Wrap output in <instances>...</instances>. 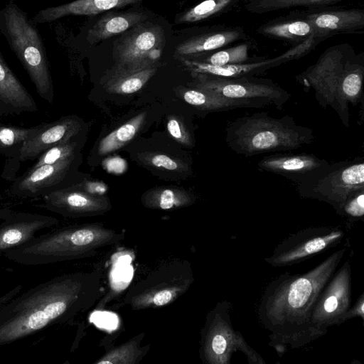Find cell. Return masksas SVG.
<instances>
[{
	"instance_id": "39",
	"label": "cell",
	"mask_w": 364,
	"mask_h": 364,
	"mask_svg": "<svg viewBox=\"0 0 364 364\" xmlns=\"http://www.w3.org/2000/svg\"><path fill=\"white\" fill-rule=\"evenodd\" d=\"M175 296V293L169 289L158 291L153 297V303L156 306H164L169 303Z\"/></svg>"
},
{
	"instance_id": "17",
	"label": "cell",
	"mask_w": 364,
	"mask_h": 364,
	"mask_svg": "<svg viewBox=\"0 0 364 364\" xmlns=\"http://www.w3.org/2000/svg\"><path fill=\"white\" fill-rule=\"evenodd\" d=\"M38 207L64 216H76L105 209V198L90 194L73 186L53 191L41 198Z\"/></svg>"
},
{
	"instance_id": "12",
	"label": "cell",
	"mask_w": 364,
	"mask_h": 364,
	"mask_svg": "<svg viewBox=\"0 0 364 364\" xmlns=\"http://www.w3.org/2000/svg\"><path fill=\"white\" fill-rule=\"evenodd\" d=\"M351 287L352 267L348 259L325 285L314 308L311 323L318 338L329 327L343 323L342 317L350 306Z\"/></svg>"
},
{
	"instance_id": "28",
	"label": "cell",
	"mask_w": 364,
	"mask_h": 364,
	"mask_svg": "<svg viewBox=\"0 0 364 364\" xmlns=\"http://www.w3.org/2000/svg\"><path fill=\"white\" fill-rule=\"evenodd\" d=\"M146 117L142 112L104 137L98 145V154L105 155L125 146L141 129Z\"/></svg>"
},
{
	"instance_id": "14",
	"label": "cell",
	"mask_w": 364,
	"mask_h": 364,
	"mask_svg": "<svg viewBox=\"0 0 364 364\" xmlns=\"http://www.w3.org/2000/svg\"><path fill=\"white\" fill-rule=\"evenodd\" d=\"M303 55L300 45L273 58L261 59L251 63L214 65L203 61L181 58V60L193 74H203L218 77L236 78L255 76L272 68Z\"/></svg>"
},
{
	"instance_id": "36",
	"label": "cell",
	"mask_w": 364,
	"mask_h": 364,
	"mask_svg": "<svg viewBox=\"0 0 364 364\" xmlns=\"http://www.w3.org/2000/svg\"><path fill=\"white\" fill-rule=\"evenodd\" d=\"M166 127L171 136L179 143L186 146L191 145L192 141L190 134L179 119L176 117H170Z\"/></svg>"
},
{
	"instance_id": "10",
	"label": "cell",
	"mask_w": 364,
	"mask_h": 364,
	"mask_svg": "<svg viewBox=\"0 0 364 364\" xmlns=\"http://www.w3.org/2000/svg\"><path fill=\"white\" fill-rule=\"evenodd\" d=\"M232 304L223 301L213 312L205 340V356L211 363L228 364L235 353L241 352L250 364H265L263 358L247 344L231 322Z\"/></svg>"
},
{
	"instance_id": "27",
	"label": "cell",
	"mask_w": 364,
	"mask_h": 364,
	"mask_svg": "<svg viewBox=\"0 0 364 364\" xmlns=\"http://www.w3.org/2000/svg\"><path fill=\"white\" fill-rule=\"evenodd\" d=\"M257 31L265 36L299 43L311 39L314 33L311 25L304 18L289 21L269 22L260 26Z\"/></svg>"
},
{
	"instance_id": "33",
	"label": "cell",
	"mask_w": 364,
	"mask_h": 364,
	"mask_svg": "<svg viewBox=\"0 0 364 364\" xmlns=\"http://www.w3.org/2000/svg\"><path fill=\"white\" fill-rule=\"evenodd\" d=\"M247 52V45L246 43H242L214 53L205 58L203 62L214 65L245 63L248 60Z\"/></svg>"
},
{
	"instance_id": "6",
	"label": "cell",
	"mask_w": 364,
	"mask_h": 364,
	"mask_svg": "<svg viewBox=\"0 0 364 364\" xmlns=\"http://www.w3.org/2000/svg\"><path fill=\"white\" fill-rule=\"evenodd\" d=\"M4 21L11 47L28 73L38 96L52 104L54 99L53 80L38 33L12 4L4 9Z\"/></svg>"
},
{
	"instance_id": "25",
	"label": "cell",
	"mask_w": 364,
	"mask_h": 364,
	"mask_svg": "<svg viewBox=\"0 0 364 364\" xmlns=\"http://www.w3.org/2000/svg\"><path fill=\"white\" fill-rule=\"evenodd\" d=\"M181 95L188 104L208 112L256 107L250 102L228 100L197 87L183 90Z\"/></svg>"
},
{
	"instance_id": "4",
	"label": "cell",
	"mask_w": 364,
	"mask_h": 364,
	"mask_svg": "<svg viewBox=\"0 0 364 364\" xmlns=\"http://www.w3.org/2000/svg\"><path fill=\"white\" fill-rule=\"evenodd\" d=\"M313 130L284 115L273 117L259 112L237 117L226 128L229 148L245 157L266 153L291 151L314 142Z\"/></svg>"
},
{
	"instance_id": "20",
	"label": "cell",
	"mask_w": 364,
	"mask_h": 364,
	"mask_svg": "<svg viewBox=\"0 0 364 364\" xmlns=\"http://www.w3.org/2000/svg\"><path fill=\"white\" fill-rule=\"evenodd\" d=\"M38 109L36 100L0 55V118Z\"/></svg>"
},
{
	"instance_id": "5",
	"label": "cell",
	"mask_w": 364,
	"mask_h": 364,
	"mask_svg": "<svg viewBox=\"0 0 364 364\" xmlns=\"http://www.w3.org/2000/svg\"><path fill=\"white\" fill-rule=\"evenodd\" d=\"M109 232L90 227H68L33 237L4 256L27 266L44 265L75 258L106 240Z\"/></svg>"
},
{
	"instance_id": "40",
	"label": "cell",
	"mask_w": 364,
	"mask_h": 364,
	"mask_svg": "<svg viewBox=\"0 0 364 364\" xmlns=\"http://www.w3.org/2000/svg\"><path fill=\"white\" fill-rule=\"evenodd\" d=\"M22 289V285L18 284L15 286L13 289H10L8 292L0 297V307L4 304L9 301L11 299L16 296L21 292Z\"/></svg>"
},
{
	"instance_id": "13",
	"label": "cell",
	"mask_w": 364,
	"mask_h": 364,
	"mask_svg": "<svg viewBox=\"0 0 364 364\" xmlns=\"http://www.w3.org/2000/svg\"><path fill=\"white\" fill-rule=\"evenodd\" d=\"M75 157L57 163L31 167L12 181L10 195L21 198H41L56 190L69 186L67 183L76 164Z\"/></svg>"
},
{
	"instance_id": "41",
	"label": "cell",
	"mask_w": 364,
	"mask_h": 364,
	"mask_svg": "<svg viewBox=\"0 0 364 364\" xmlns=\"http://www.w3.org/2000/svg\"><path fill=\"white\" fill-rule=\"evenodd\" d=\"M2 199V196L0 194V220L4 219L12 211H14L10 207L1 205Z\"/></svg>"
},
{
	"instance_id": "24",
	"label": "cell",
	"mask_w": 364,
	"mask_h": 364,
	"mask_svg": "<svg viewBox=\"0 0 364 364\" xmlns=\"http://www.w3.org/2000/svg\"><path fill=\"white\" fill-rule=\"evenodd\" d=\"M242 28H230L192 37L178 45L176 53L189 55L211 51L225 46L245 36Z\"/></svg>"
},
{
	"instance_id": "22",
	"label": "cell",
	"mask_w": 364,
	"mask_h": 364,
	"mask_svg": "<svg viewBox=\"0 0 364 364\" xmlns=\"http://www.w3.org/2000/svg\"><path fill=\"white\" fill-rule=\"evenodd\" d=\"M41 124L32 127L0 125V153L6 157L1 177L13 181L21 166V150L26 140L36 132Z\"/></svg>"
},
{
	"instance_id": "8",
	"label": "cell",
	"mask_w": 364,
	"mask_h": 364,
	"mask_svg": "<svg viewBox=\"0 0 364 364\" xmlns=\"http://www.w3.org/2000/svg\"><path fill=\"white\" fill-rule=\"evenodd\" d=\"M195 75V87L228 100L250 102L256 108L272 105L282 109L291 97L287 90L270 79L255 76L225 78Z\"/></svg>"
},
{
	"instance_id": "29",
	"label": "cell",
	"mask_w": 364,
	"mask_h": 364,
	"mask_svg": "<svg viewBox=\"0 0 364 364\" xmlns=\"http://www.w3.org/2000/svg\"><path fill=\"white\" fill-rule=\"evenodd\" d=\"M193 196L183 189L176 187H159L148 191L145 203L150 207L170 210L192 203Z\"/></svg>"
},
{
	"instance_id": "1",
	"label": "cell",
	"mask_w": 364,
	"mask_h": 364,
	"mask_svg": "<svg viewBox=\"0 0 364 364\" xmlns=\"http://www.w3.org/2000/svg\"><path fill=\"white\" fill-rule=\"evenodd\" d=\"M347 250L345 245L304 274L285 272L267 284L257 314L260 324L269 332V345L278 353L318 339L311 326V314L322 289Z\"/></svg>"
},
{
	"instance_id": "21",
	"label": "cell",
	"mask_w": 364,
	"mask_h": 364,
	"mask_svg": "<svg viewBox=\"0 0 364 364\" xmlns=\"http://www.w3.org/2000/svg\"><path fill=\"white\" fill-rule=\"evenodd\" d=\"M142 0H75L39 11L33 18L36 23H48L68 15L92 16L114 8H121Z\"/></svg>"
},
{
	"instance_id": "9",
	"label": "cell",
	"mask_w": 364,
	"mask_h": 364,
	"mask_svg": "<svg viewBox=\"0 0 364 364\" xmlns=\"http://www.w3.org/2000/svg\"><path fill=\"white\" fill-rule=\"evenodd\" d=\"M346 234L341 226L309 227L283 240L264 260L274 267L295 264L336 246Z\"/></svg>"
},
{
	"instance_id": "32",
	"label": "cell",
	"mask_w": 364,
	"mask_h": 364,
	"mask_svg": "<svg viewBox=\"0 0 364 364\" xmlns=\"http://www.w3.org/2000/svg\"><path fill=\"white\" fill-rule=\"evenodd\" d=\"M78 149L79 143L75 136L44 151L37 158L36 162L31 167L54 164L75 157Z\"/></svg>"
},
{
	"instance_id": "31",
	"label": "cell",
	"mask_w": 364,
	"mask_h": 364,
	"mask_svg": "<svg viewBox=\"0 0 364 364\" xmlns=\"http://www.w3.org/2000/svg\"><path fill=\"white\" fill-rule=\"evenodd\" d=\"M239 0H204L187 11L178 23L197 22L232 8Z\"/></svg>"
},
{
	"instance_id": "37",
	"label": "cell",
	"mask_w": 364,
	"mask_h": 364,
	"mask_svg": "<svg viewBox=\"0 0 364 364\" xmlns=\"http://www.w3.org/2000/svg\"><path fill=\"white\" fill-rule=\"evenodd\" d=\"M71 186L90 194L100 196L105 193L107 186L101 182L85 181Z\"/></svg>"
},
{
	"instance_id": "18",
	"label": "cell",
	"mask_w": 364,
	"mask_h": 364,
	"mask_svg": "<svg viewBox=\"0 0 364 364\" xmlns=\"http://www.w3.org/2000/svg\"><path fill=\"white\" fill-rule=\"evenodd\" d=\"M302 18L311 25V39L316 45L333 35L358 33L364 27L362 9L323 11L310 13Z\"/></svg>"
},
{
	"instance_id": "34",
	"label": "cell",
	"mask_w": 364,
	"mask_h": 364,
	"mask_svg": "<svg viewBox=\"0 0 364 364\" xmlns=\"http://www.w3.org/2000/svg\"><path fill=\"white\" fill-rule=\"evenodd\" d=\"M338 215L355 221L364 215V189L351 195L345 202Z\"/></svg>"
},
{
	"instance_id": "30",
	"label": "cell",
	"mask_w": 364,
	"mask_h": 364,
	"mask_svg": "<svg viewBox=\"0 0 364 364\" xmlns=\"http://www.w3.org/2000/svg\"><path fill=\"white\" fill-rule=\"evenodd\" d=\"M344 0H250L245 6L252 13L263 14L297 6H319L336 4Z\"/></svg>"
},
{
	"instance_id": "26",
	"label": "cell",
	"mask_w": 364,
	"mask_h": 364,
	"mask_svg": "<svg viewBox=\"0 0 364 364\" xmlns=\"http://www.w3.org/2000/svg\"><path fill=\"white\" fill-rule=\"evenodd\" d=\"M156 70V65L137 70L117 69L107 83L106 90L119 95L134 93L144 87Z\"/></svg>"
},
{
	"instance_id": "19",
	"label": "cell",
	"mask_w": 364,
	"mask_h": 364,
	"mask_svg": "<svg viewBox=\"0 0 364 364\" xmlns=\"http://www.w3.org/2000/svg\"><path fill=\"white\" fill-rule=\"evenodd\" d=\"M328 164L314 154H274L259 160L257 166L260 171L282 176L297 184Z\"/></svg>"
},
{
	"instance_id": "35",
	"label": "cell",
	"mask_w": 364,
	"mask_h": 364,
	"mask_svg": "<svg viewBox=\"0 0 364 364\" xmlns=\"http://www.w3.org/2000/svg\"><path fill=\"white\" fill-rule=\"evenodd\" d=\"M146 161L151 166L171 171H183L186 164L164 154H149L146 156Z\"/></svg>"
},
{
	"instance_id": "2",
	"label": "cell",
	"mask_w": 364,
	"mask_h": 364,
	"mask_svg": "<svg viewBox=\"0 0 364 364\" xmlns=\"http://www.w3.org/2000/svg\"><path fill=\"white\" fill-rule=\"evenodd\" d=\"M76 279L68 275L55 277L18 294L0 307V346L65 320L78 298Z\"/></svg>"
},
{
	"instance_id": "15",
	"label": "cell",
	"mask_w": 364,
	"mask_h": 364,
	"mask_svg": "<svg viewBox=\"0 0 364 364\" xmlns=\"http://www.w3.org/2000/svg\"><path fill=\"white\" fill-rule=\"evenodd\" d=\"M58 223L57 218L50 215L12 211L0 224V253L23 245L37 232Z\"/></svg>"
},
{
	"instance_id": "16",
	"label": "cell",
	"mask_w": 364,
	"mask_h": 364,
	"mask_svg": "<svg viewBox=\"0 0 364 364\" xmlns=\"http://www.w3.org/2000/svg\"><path fill=\"white\" fill-rule=\"evenodd\" d=\"M81 129V122L74 116L42 124L40 129L24 142L21 150V162L37 159L48 149L76 136Z\"/></svg>"
},
{
	"instance_id": "11",
	"label": "cell",
	"mask_w": 364,
	"mask_h": 364,
	"mask_svg": "<svg viewBox=\"0 0 364 364\" xmlns=\"http://www.w3.org/2000/svg\"><path fill=\"white\" fill-rule=\"evenodd\" d=\"M165 42L161 26L149 22L136 24L114 43L117 69L137 70L155 65Z\"/></svg>"
},
{
	"instance_id": "38",
	"label": "cell",
	"mask_w": 364,
	"mask_h": 364,
	"mask_svg": "<svg viewBox=\"0 0 364 364\" xmlns=\"http://www.w3.org/2000/svg\"><path fill=\"white\" fill-rule=\"evenodd\" d=\"M355 317H360L363 321L364 319V293L360 294L353 306H350L344 314L342 317V322L344 323L347 320Z\"/></svg>"
},
{
	"instance_id": "7",
	"label": "cell",
	"mask_w": 364,
	"mask_h": 364,
	"mask_svg": "<svg viewBox=\"0 0 364 364\" xmlns=\"http://www.w3.org/2000/svg\"><path fill=\"white\" fill-rule=\"evenodd\" d=\"M296 185L301 197L326 203L338 213L351 195L364 189L363 159L328 162Z\"/></svg>"
},
{
	"instance_id": "23",
	"label": "cell",
	"mask_w": 364,
	"mask_h": 364,
	"mask_svg": "<svg viewBox=\"0 0 364 364\" xmlns=\"http://www.w3.org/2000/svg\"><path fill=\"white\" fill-rule=\"evenodd\" d=\"M141 12H109L100 18L87 32V40L91 43H97L121 33L146 20Z\"/></svg>"
},
{
	"instance_id": "3",
	"label": "cell",
	"mask_w": 364,
	"mask_h": 364,
	"mask_svg": "<svg viewBox=\"0 0 364 364\" xmlns=\"http://www.w3.org/2000/svg\"><path fill=\"white\" fill-rule=\"evenodd\" d=\"M364 59L348 44L327 48L317 61L296 77L305 87L312 88L318 103L331 107L343 124L350 126L348 105L363 101Z\"/></svg>"
}]
</instances>
